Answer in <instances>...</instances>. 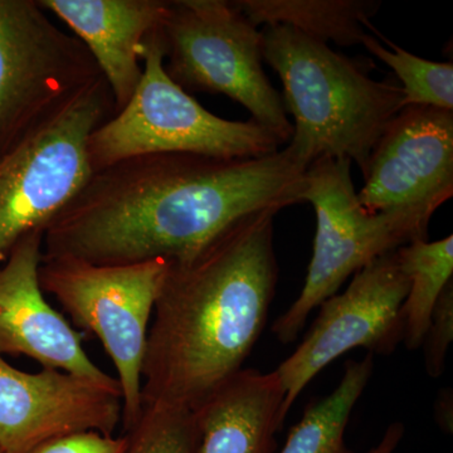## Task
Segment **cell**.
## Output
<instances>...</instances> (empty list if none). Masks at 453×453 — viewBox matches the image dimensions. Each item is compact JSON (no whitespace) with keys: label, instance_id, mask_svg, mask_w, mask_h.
Returning a JSON list of instances; mask_svg holds the SVG:
<instances>
[{"label":"cell","instance_id":"6da1fadb","mask_svg":"<svg viewBox=\"0 0 453 453\" xmlns=\"http://www.w3.org/2000/svg\"><path fill=\"white\" fill-rule=\"evenodd\" d=\"M288 149L246 159L139 155L92 173L47 226L43 257L127 265L195 257L238 223L303 203Z\"/></svg>","mask_w":453,"mask_h":453},{"label":"cell","instance_id":"603a6c76","mask_svg":"<svg viewBox=\"0 0 453 453\" xmlns=\"http://www.w3.org/2000/svg\"><path fill=\"white\" fill-rule=\"evenodd\" d=\"M452 390H442L437 396L436 402V421L442 431L446 434H452L453 428V407H452Z\"/></svg>","mask_w":453,"mask_h":453},{"label":"cell","instance_id":"ffe728a7","mask_svg":"<svg viewBox=\"0 0 453 453\" xmlns=\"http://www.w3.org/2000/svg\"><path fill=\"white\" fill-rule=\"evenodd\" d=\"M124 437V453H193L195 412L180 405L144 403Z\"/></svg>","mask_w":453,"mask_h":453},{"label":"cell","instance_id":"9c48e42d","mask_svg":"<svg viewBox=\"0 0 453 453\" xmlns=\"http://www.w3.org/2000/svg\"><path fill=\"white\" fill-rule=\"evenodd\" d=\"M116 113L104 77L52 121L0 157V258L47 226L92 175L89 135Z\"/></svg>","mask_w":453,"mask_h":453},{"label":"cell","instance_id":"30bf717a","mask_svg":"<svg viewBox=\"0 0 453 453\" xmlns=\"http://www.w3.org/2000/svg\"><path fill=\"white\" fill-rule=\"evenodd\" d=\"M408 288L393 251L357 271L348 288L319 306L305 338L275 369L285 390L283 419L310 381L342 354L365 348L372 356H387L403 342L402 306Z\"/></svg>","mask_w":453,"mask_h":453},{"label":"cell","instance_id":"44dd1931","mask_svg":"<svg viewBox=\"0 0 453 453\" xmlns=\"http://www.w3.org/2000/svg\"><path fill=\"white\" fill-rule=\"evenodd\" d=\"M453 340V283L441 294L432 314L427 333L423 339L426 372L431 378H440L446 368L447 353Z\"/></svg>","mask_w":453,"mask_h":453},{"label":"cell","instance_id":"52a82bcc","mask_svg":"<svg viewBox=\"0 0 453 453\" xmlns=\"http://www.w3.org/2000/svg\"><path fill=\"white\" fill-rule=\"evenodd\" d=\"M303 202L314 208V251L299 297L273 325L279 342L290 344L308 318L338 294L350 276L380 256L417 240H427L412 220L392 213H372L357 199L349 159L324 157L303 177Z\"/></svg>","mask_w":453,"mask_h":453},{"label":"cell","instance_id":"3957f363","mask_svg":"<svg viewBox=\"0 0 453 453\" xmlns=\"http://www.w3.org/2000/svg\"><path fill=\"white\" fill-rule=\"evenodd\" d=\"M264 61L281 79L282 104L294 118L288 146L309 168L324 157L349 159L365 177L371 155L404 107L393 80L375 81L365 65L288 26H266Z\"/></svg>","mask_w":453,"mask_h":453},{"label":"cell","instance_id":"277c9868","mask_svg":"<svg viewBox=\"0 0 453 453\" xmlns=\"http://www.w3.org/2000/svg\"><path fill=\"white\" fill-rule=\"evenodd\" d=\"M139 56L142 76L133 97L89 135L92 172L139 155L246 159L276 153L283 145L273 131L252 119L231 121L214 115L172 81L164 70L159 29L146 37Z\"/></svg>","mask_w":453,"mask_h":453},{"label":"cell","instance_id":"d4e9b609","mask_svg":"<svg viewBox=\"0 0 453 453\" xmlns=\"http://www.w3.org/2000/svg\"><path fill=\"white\" fill-rule=\"evenodd\" d=\"M0 453H3V452H2V449H0Z\"/></svg>","mask_w":453,"mask_h":453},{"label":"cell","instance_id":"2e32d148","mask_svg":"<svg viewBox=\"0 0 453 453\" xmlns=\"http://www.w3.org/2000/svg\"><path fill=\"white\" fill-rule=\"evenodd\" d=\"M250 22L288 26L316 41L342 47L362 44L365 26L380 8L374 0H237Z\"/></svg>","mask_w":453,"mask_h":453},{"label":"cell","instance_id":"e0dca14e","mask_svg":"<svg viewBox=\"0 0 453 453\" xmlns=\"http://www.w3.org/2000/svg\"><path fill=\"white\" fill-rule=\"evenodd\" d=\"M372 369L371 353L359 362L345 363L338 387L306 408L277 453H353L345 442V431L354 407L371 380Z\"/></svg>","mask_w":453,"mask_h":453},{"label":"cell","instance_id":"9a60e30c","mask_svg":"<svg viewBox=\"0 0 453 453\" xmlns=\"http://www.w3.org/2000/svg\"><path fill=\"white\" fill-rule=\"evenodd\" d=\"M283 401L276 371L243 368L193 410V453H276Z\"/></svg>","mask_w":453,"mask_h":453},{"label":"cell","instance_id":"8992f818","mask_svg":"<svg viewBox=\"0 0 453 453\" xmlns=\"http://www.w3.org/2000/svg\"><path fill=\"white\" fill-rule=\"evenodd\" d=\"M169 266L165 258L127 265L42 258V290L55 297L76 326L100 339L115 365L124 431L142 412V369L149 324Z\"/></svg>","mask_w":453,"mask_h":453},{"label":"cell","instance_id":"8fae6325","mask_svg":"<svg viewBox=\"0 0 453 453\" xmlns=\"http://www.w3.org/2000/svg\"><path fill=\"white\" fill-rule=\"evenodd\" d=\"M357 192L372 213H392L427 232L453 196V111L405 106L378 140Z\"/></svg>","mask_w":453,"mask_h":453},{"label":"cell","instance_id":"7402d4cb","mask_svg":"<svg viewBox=\"0 0 453 453\" xmlns=\"http://www.w3.org/2000/svg\"><path fill=\"white\" fill-rule=\"evenodd\" d=\"M125 437L104 436L97 432L56 438L25 453H124Z\"/></svg>","mask_w":453,"mask_h":453},{"label":"cell","instance_id":"4fadbf2b","mask_svg":"<svg viewBox=\"0 0 453 453\" xmlns=\"http://www.w3.org/2000/svg\"><path fill=\"white\" fill-rule=\"evenodd\" d=\"M43 235L42 229L26 234L0 266V356H26L121 395L119 380L92 362L81 334L44 297Z\"/></svg>","mask_w":453,"mask_h":453},{"label":"cell","instance_id":"cb8c5ba5","mask_svg":"<svg viewBox=\"0 0 453 453\" xmlns=\"http://www.w3.org/2000/svg\"><path fill=\"white\" fill-rule=\"evenodd\" d=\"M405 428L401 422H395L387 428L380 442L368 453H393L404 436Z\"/></svg>","mask_w":453,"mask_h":453},{"label":"cell","instance_id":"5b68a950","mask_svg":"<svg viewBox=\"0 0 453 453\" xmlns=\"http://www.w3.org/2000/svg\"><path fill=\"white\" fill-rule=\"evenodd\" d=\"M164 70L184 91L219 94L288 144L292 122L262 62V33L234 2L175 0L159 28Z\"/></svg>","mask_w":453,"mask_h":453},{"label":"cell","instance_id":"7c38bea8","mask_svg":"<svg viewBox=\"0 0 453 453\" xmlns=\"http://www.w3.org/2000/svg\"><path fill=\"white\" fill-rule=\"evenodd\" d=\"M121 395L57 369L26 372L0 356V449L25 453L71 434L113 436Z\"/></svg>","mask_w":453,"mask_h":453},{"label":"cell","instance_id":"ba28073f","mask_svg":"<svg viewBox=\"0 0 453 453\" xmlns=\"http://www.w3.org/2000/svg\"><path fill=\"white\" fill-rule=\"evenodd\" d=\"M103 77L88 49L35 0H0V157Z\"/></svg>","mask_w":453,"mask_h":453},{"label":"cell","instance_id":"7a4b0ae2","mask_svg":"<svg viewBox=\"0 0 453 453\" xmlns=\"http://www.w3.org/2000/svg\"><path fill=\"white\" fill-rule=\"evenodd\" d=\"M276 211L238 223L187 261H170L149 326L142 404L196 410L242 371L279 281Z\"/></svg>","mask_w":453,"mask_h":453},{"label":"cell","instance_id":"ac0fdd59","mask_svg":"<svg viewBox=\"0 0 453 453\" xmlns=\"http://www.w3.org/2000/svg\"><path fill=\"white\" fill-rule=\"evenodd\" d=\"M402 271L410 281L407 297L402 306L408 350L422 347L432 314L441 294L452 282L453 237L428 242L417 240L396 250Z\"/></svg>","mask_w":453,"mask_h":453},{"label":"cell","instance_id":"d6986e66","mask_svg":"<svg viewBox=\"0 0 453 453\" xmlns=\"http://www.w3.org/2000/svg\"><path fill=\"white\" fill-rule=\"evenodd\" d=\"M377 37L366 33L362 44L395 71L402 83L405 106H428L453 111L452 62H434L413 55L381 35L372 22L365 26Z\"/></svg>","mask_w":453,"mask_h":453},{"label":"cell","instance_id":"5bb4252c","mask_svg":"<svg viewBox=\"0 0 453 453\" xmlns=\"http://www.w3.org/2000/svg\"><path fill=\"white\" fill-rule=\"evenodd\" d=\"M68 26L96 62L115 101L116 112L129 103L142 76L139 50L159 29L166 0H40Z\"/></svg>","mask_w":453,"mask_h":453}]
</instances>
